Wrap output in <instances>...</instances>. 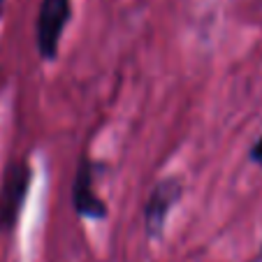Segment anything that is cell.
Returning a JSON list of instances; mask_svg holds the SVG:
<instances>
[{
	"mask_svg": "<svg viewBox=\"0 0 262 262\" xmlns=\"http://www.w3.org/2000/svg\"><path fill=\"white\" fill-rule=\"evenodd\" d=\"M248 160L255 165H262V135L253 142V146L248 148Z\"/></svg>",
	"mask_w": 262,
	"mask_h": 262,
	"instance_id": "5b68a950",
	"label": "cell"
},
{
	"mask_svg": "<svg viewBox=\"0 0 262 262\" xmlns=\"http://www.w3.org/2000/svg\"><path fill=\"white\" fill-rule=\"evenodd\" d=\"M100 165L91 156H81L72 179V209L79 218H91V221H104L109 213L104 200L95 193V174Z\"/></svg>",
	"mask_w": 262,
	"mask_h": 262,
	"instance_id": "277c9868",
	"label": "cell"
},
{
	"mask_svg": "<svg viewBox=\"0 0 262 262\" xmlns=\"http://www.w3.org/2000/svg\"><path fill=\"white\" fill-rule=\"evenodd\" d=\"M33 183V167L28 160H12L0 181V230H14Z\"/></svg>",
	"mask_w": 262,
	"mask_h": 262,
	"instance_id": "7a4b0ae2",
	"label": "cell"
},
{
	"mask_svg": "<svg viewBox=\"0 0 262 262\" xmlns=\"http://www.w3.org/2000/svg\"><path fill=\"white\" fill-rule=\"evenodd\" d=\"M3 12H5V0H0V19H3Z\"/></svg>",
	"mask_w": 262,
	"mask_h": 262,
	"instance_id": "8992f818",
	"label": "cell"
},
{
	"mask_svg": "<svg viewBox=\"0 0 262 262\" xmlns=\"http://www.w3.org/2000/svg\"><path fill=\"white\" fill-rule=\"evenodd\" d=\"M183 198V183L179 177H165L156 183L144 204V230L148 239H158L165 232L169 213Z\"/></svg>",
	"mask_w": 262,
	"mask_h": 262,
	"instance_id": "3957f363",
	"label": "cell"
},
{
	"mask_svg": "<svg viewBox=\"0 0 262 262\" xmlns=\"http://www.w3.org/2000/svg\"><path fill=\"white\" fill-rule=\"evenodd\" d=\"M72 19L70 0H42L35 19V47L42 60L51 63L58 58L60 40Z\"/></svg>",
	"mask_w": 262,
	"mask_h": 262,
	"instance_id": "6da1fadb",
	"label": "cell"
}]
</instances>
